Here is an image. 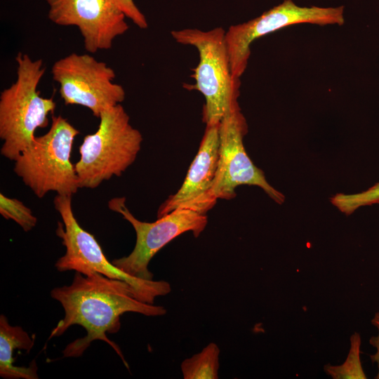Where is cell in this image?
<instances>
[{
    "label": "cell",
    "instance_id": "6da1fadb",
    "mask_svg": "<svg viewBox=\"0 0 379 379\" xmlns=\"http://www.w3.org/2000/svg\"><path fill=\"white\" fill-rule=\"evenodd\" d=\"M51 297L62 306L65 317L52 330L49 339L62 335L70 326L79 325L87 334L68 344L65 357H78L96 340L108 343L124 359L117 345L106 333H117L120 317L128 312L146 316H161L166 310L136 298L133 288L126 281L94 272L84 275L76 272L72 284L53 288ZM124 363L125 361L124 359Z\"/></svg>",
    "mask_w": 379,
    "mask_h": 379
},
{
    "label": "cell",
    "instance_id": "7a4b0ae2",
    "mask_svg": "<svg viewBox=\"0 0 379 379\" xmlns=\"http://www.w3.org/2000/svg\"><path fill=\"white\" fill-rule=\"evenodd\" d=\"M15 61L17 79L0 95L1 154L12 161L32 143L38 128L48 126V117L56 107L52 98H44L38 91L45 73L43 60L19 52Z\"/></svg>",
    "mask_w": 379,
    "mask_h": 379
},
{
    "label": "cell",
    "instance_id": "3957f363",
    "mask_svg": "<svg viewBox=\"0 0 379 379\" xmlns=\"http://www.w3.org/2000/svg\"><path fill=\"white\" fill-rule=\"evenodd\" d=\"M98 130L86 135L74 164L80 188L94 189L112 176H121L132 165L141 149V133L130 124L119 104L100 115Z\"/></svg>",
    "mask_w": 379,
    "mask_h": 379
},
{
    "label": "cell",
    "instance_id": "277c9868",
    "mask_svg": "<svg viewBox=\"0 0 379 379\" xmlns=\"http://www.w3.org/2000/svg\"><path fill=\"white\" fill-rule=\"evenodd\" d=\"M225 33L222 27L171 32L178 43L194 46L198 51L199 63L192 75L196 83L187 88L204 95L203 121L206 125L219 124L225 115L239 107L240 80L232 73Z\"/></svg>",
    "mask_w": 379,
    "mask_h": 379
},
{
    "label": "cell",
    "instance_id": "5b68a950",
    "mask_svg": "<svg viewBox=\"0 0 379 379\" xmlns=\"http://www.w3.org/2000/svg\"><path fill=\"white\" fill-rule=\"evenodd\" d=\"M79 134L67 119L52 114L48 132L35 137L14 161V172L37 197L49 192L72 196L80 188L71 161L73 142Z\"/></svg>",
    "mask_w": 379,
    "mask_h": 379
},
{
    "label": "cell",
    "instance_id": "8992f818",
    "mask_svg": "<svg viewBox=\"0 0 379 379\" xmlns=\"http://www.w3.org/2000/svg\"><path fill=\"white\" fill-rule=\"evenodd\" d=\"M53 204L62 220L58 222L56 234L65 247L64 255L55 265L59 272L74 270L84 275L97 272L124 281L133 288L138 300L148 304H154L157 297L171 291L166 281L133 277L110 262L94 236L77 222L72 211V196L57 194Z\"/></svg>",
    "mask_w": 379,
    "mask_h": 379
},
{
    "label": "cell",
    "instance_id": "52a82bcc",
    "mask_svg": "<svg viewBox=\"0 0 379 379\" xmlns=\"http://www.w3.org/2000/svg\"><path fill=\"white\" fill-rule=\"evenodd\" d=\"M51 74L66 105L87 107L95 117L125 99L124 88L114 82V69L90 54L72 53L58 60Z\"/></svg>",
    "mask_w": 379,
    "mask_h": 379
},
{
    "label": "cell",
    "instance_id": "ba28073f",
    "mask_svg": "<svg viewBox=\"0 0 379 379\" xmlns=\"http://www.w3.org/2000/svg\"><path fill=\"white\" fill-rule=\"evenodd\" d=\"M112 211L122 215L135 230V245L127 256L117 258L112 263L127 274L152 280L153 274L148 265L154 255L168 243L180 234L191 231L198 237L206 227L207 215L188 209H177L152 222L138 220L130 212L125 197H114L108 201Z\"/></svg>",
    "mask_w": 379,
    "mask_h": 379
},
{
    "label": "cell",
    "instance_id": "9c48e42d",
    "mask_svg": "<svg viewBox=\"0 0 379 379\" xmlns=\"http://www.w3.org/2000/svg\"><path fill=\"white\" fill-rule=\"evenodd\" d=\"M343 11V6L301 7L292 0H285L255 19L230 27L225 39L233 77L240 79L244 73L251 55V44L255 39L300 23L341 25L344 23Z\"/></svg>",
    "mask_w": 379,
    "mask_h": 379
},
{
    "label": "cell",
    "instance_id": "30bf717a",
    "mask_svg": "<svg viewBox=\"0 0 379 379\" xmlns=\"http://www.w3.org/2000/svg\"><path fill=\"white\" fill-rule=\"evenodd\" d=\"M246 120L238 107L225 115L219 124V157L213 192L218 199H234L240 185L260 187L277 204L284 195L267 181L263 171L247 154L244 138L247 133Z\"/></svg>",
    "mask_w": 379,
    "mask_h": 379
},
{
    "label": "cell",
    "instance_id": "8fae6325",
    "mask_svg": "<svg viewBox=\"0 0 379 379\" xmlns=\"http://www.w3.org/2000/svg\"><path fill=\"white\" fill-rule=\"evenodd\" d=\"M48 17L60 26H76L90 53L112 48L128 29L125 14L112 0H46Z\"/></svg>",
    "mask_w": 379,
    "mask_h": 379
},
{
    "label": "cell",
    "instance_id": "7c38bea8",
    "mask_svg": "<svg viewBox=\"0 0 379 379\" xmlns=\"http://www.w3.org/2000/svg\"><path fill=\"white\" fill-rule=\"evenodd\" d=\"M219 157V124L206 125L199 150L176 193L159 206L157 218L177 209L206 215L217 203L213 187Z\"/></svg>",
    "mask_w": 379,
    "mask_h": 379
},
{
    "label": "cell",
    "instance_id": "4fadbf2b",
    "mask_svg": "<svg viewBox=\"0 0 379 379\" xmlns=\"http://www.w3.org/2000/svg\"><path fill=\"white\" fill-rule=\"evenodd\" d=\"M34 344V338L20 326H11L6 317L0 316V375L6 379H38V368L34 360L28 366L14 365V350L27 353Z\"/></svg>",
    "mask_w": 379,
    "mask_h": 379
},
{
    "label": "cell",
    "instance_id": "5bb4252c",
    "mask_svg": "<svg viewBox=\"0 0 379 379\" xmlns=\"http://www.w3.org/2000/svg\"><path fill=\"white\" fill-rule=\"evenodd\" d=\"M220 349L214 343L200 352L185 359L180 365L184 379L218 378Z\"/></svg>",
    "mask_w": 379,
    "mask_h": 379
},
{
    "label": "cell",
    "instance_id": "9a60e30c",
    "mask_svg": "<svg viewBox=\"0 0 379 379\" xmlns=\"http://www.w3.org/2000/svg\"><path fill=\"white\" fill-rule=\"evenodd\" d=\"M361 336L357 332L350 337V348L340 365L326 364L324 371L333 379H366L360 359Z\"/></svg>",
    "mask_w": 379,
    "mask_h": 379
},
{
    "label": "cell",
    "instance_id": "2e32d148",
    "mask_svg": "<svg viewBox=\"0 0 379 379\" xmlns=\"http://www.w3.org/2000/svg\"><path fill=\"white\" fill-rule=\"evenodd\" d=\"M331 202L345 215L352 214L360 207L378 204L379 182L359 193L337 194L331 198Z\"/></svg>",
    "mask_w": 379,
    "mask_h": 379
},
{
    "label": "cell",
    "instance_id": "e0dca14e",
    "mask_svg": "<svg viewBox=\"0 0 379 379\" xmlns=\"http://www.w3.org/2000/svg\"><path fill=\"white\" fill-rule=\"evenodd\" d=\"M0 213L4 218L14 220L25 232L33 229L37 222L31 209L21 201L7 197L2 193L0 194Z\"/></svg>",
    "mask_w": 379,
    "mask_h": 379
},
{
    "label": "cell",
    "instance_id": "ac0fdd59",
    "mask_svg": "<svg viewBox=\"0 0 379 379\" xmlns=\"http://www.w3.org/2000/svg\"><path fill=\"white\" fill-rule=\"evenodd\" d=\"M114 4L140 29L147 27V22L144 14L135 4L133 0H112Z\"/></svg>",
    "mask_w": 379,
    "mask_h": 379
},
{
    "label": "cell",
    "instance_id": "d6986e66",
    "mask_svg": "<svg viewBox=\"0 0 379 379\" xmlns=\"http://www.w3.org/2000/svg\"><path fill=\"white\" fill-rule=\"evenodd\" d=\"M371 322L378 330V334L370 338L369 343L375 349V352L371 355V361L377 365L378 373L375 378L379 379V312H376L374 314Z\"/></svg>",
    "mask_w": 379,
    "mask_h": 379
}]
</instances>
